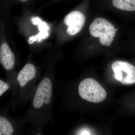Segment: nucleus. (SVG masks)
<instances>
[{
  "mask_svg": "<svg viewBox=\"0 0 135 135\" xmlns=\"http://www.w3.org/2000/svg\"><path fill=\"white\" fill-rule=\"evenodd\" d=\"M79 134L80 135H90L89 132L88 131L86 130H83L81 131V132L79 133Z\"/></svg>",
  "mask_w": 135,
  "mask_h": 135,
  "instance_id": "obj_12",
  "label": "nucleus"
},
{
  "mask_svg": "<svg viewBox=\"0 0 135 135\" xmlns=\"http://www.w3.org/2000/svg\"><path fill=\"white\" fill-rule=\"evenodd\" d=\"M14 133L13 127L6 118L0 116V135H11Z\"/></svg>",
  "mask_w": 135,
  "mask_h": 135,
  "instance_id": "obj_10",
  "label": "nucleus"
},
{
  "mask_svg": "<svg viewBox=\"0 0 135 135\" xmlns=\"http://www.w3.org/2000/svg\"><path fill=\"white\" fill-rule=\"evenodd\" d=\"M9 86L8 83L0 80V96L4 94L9 88Z\"/></svg>",
  "mask_w": 135,
  "mask_h": 135,
  "instance_id": "obj_11",
  "label": "nucleus"
},
{
  "mask_svg": "<svg viewBox=\"0 0 135 135\" xmlns=\"http://www.w3.org/2000/svg\"><path fill=\"white\" fill-rule=\"evenodd\" d=\"M90 34L95 38L99 37L100 44L105 46H110L116 34L112 24L102 18H96L89 26Z\"/></svg>",
  "mask_w": 135,
  "mask_h": 135,
  "instance_id": "obj_2",
  "label": "nucleus"
},
{
  "mask_svg": "<svg viewBox=\"0 0 135 135\" xmlns=\"http://www.w3.org/2000/svg\"><path fill=\"white\" fill-rule=\"evenodd\" d=\"M20 1H21V2H27L28 0H20Z\"/></svg>",
  "mask_w": 135,
  "mask_h": 135,
  "instance_id": "obj_13",
  "label": "nucleus"
},
{
  "mask_svg": "<svg viewBox=\"0 0 135 135\" xmlns=\"http://www.w3.org/2000/svg\"><path fill=\"white\" fill-rule=\"evenodd\" d=\"M112 3L118 9L125 11H135V0H113Z\"/></svg>",
  "mask_w": 135,
  "mask_h": 135,
  "instance_id": "obj_9",
  "label": "nucleus"
},
{
  "mask_svg": "<svg viewBox=\"0 0 135 135\" xmlns=\"http://www.w3.org/2000/svg\"><path fill=\"white\" fill-rule=\"evenodd\" d=\"M115 30H116V31H117V30H118V29H115Z\"/></svg>",
  "mask_w": 135,
  "mask_h": 135,
  "instance_id": "obj_14",
  "label": "nucleus"
},
{
  "mask_svg": "<svg viewBox=\"0 0 135 135\" xmlns=\"http://www.w3.org/2000/svg\"><path fill=\"white\" fill-rule=\"evenodd\" d=\"M52 94V84L50 79H43L37 87L35 95L33 105L35 109H39L50 102Z\"/></svg>",
  "mask_w": 135,
  "mask_h": 135,
  "instance_id": "obj_4",
  "label": "nucleus"
},
{
  "mask_svg": "<svg viewBox=\"0 0 135 135\" xmlns=\"http://www.w3.org/2000/svg\"><path fill=\"white\" fill-rule=\"evenodd\" d=\"M15 56L9 46L3 43L0 48V62L6 70H12L15 64Z\"/></svg>",
  "mask_w": 135,
  "mask_h": 135,
  "instance_id": "obj_6",
  "label": "nucleus"
},
{
  "mask_svg": "<svg viewBox=\"0 0 135 135\" xmlns=\"http://www.w3.org/2000/svg\"><path fill=\"white\" fill-rule=\"evenodd\" d=\"M85 17L81 12L73 11L65 18L64 23L67 26L66 31L68 35L73 36L82 29L85 23Z\"/></svg>",
  "mask_w": 135,
  "mask_h": 135,
  "instance_id": "obj_5",
  "label": "nucleus"
},
{
  "mask_svg": "<svg viewBox=\"0 0 135 135\" xmlns=\"http://www.w3.org/2000/svg\"><path fill=\"white\" fill-rule=\"evenodd\" d=\"M36 68L31 64H27L20 71L17 77V81L22 88L24 87L30 81L35 77Z\"/></svg>",
  "mask_w": 135,
  "mask_h": 135,
  "instance_id": "obj_7",
  "label": "nucleus"
},
{
  "mask_svg": "<svg viewBox=\"0 0 135 135\" xmlns=\"http://www.w3.org/2000/svg\"><path fill=\"white\" fill-rule=\"evenodd\" d=\"M112 69L117 80L122 84L129 85L135 83V66L128 62L116 61L113 63Z\"/></svg>",
  "mask_w": 135,
  "mask_h": 135,
  "instance_id": "obj_3",
  "label": "nucleus"
},
{
  "mask_svg": "<svg viewBox=\"0 0 135 135\" xmlns=\"http://www.w3.org/2000/svg\"><path fill=\"white\" fill-rule=\"evenodd\" d=\"M32 20L33 24L38 25L40 32L35 37L33 36L30 38L29 41H35L37 39H39L40 40L46 38L48 35L47 30L49 27L47 25L45 22H41V20L38 17L33 18Z\"/></svg>",
  "mask_w": 135,
  "mask_h": 135,
  "instance_id": "obj_8",
  "label": "nucleus"
},
{
  "mask_svg": "<svg viewBox=\"0 0 135 135\" xmlns=\"http://www.w3.org/2000/svg\"><path fill=\"white\" fill-rule=\"evenodd\" d=\"M79 95L82 99L92 103H99L106 98L107 92L95 80L85 79L81 82L78 88Z\"/></svg>",
  "mask_w": 135,
  "mask_h": 135,
  "instance_id": "obj_1",
  "label": "nucleus"
}]
</instances>
